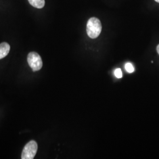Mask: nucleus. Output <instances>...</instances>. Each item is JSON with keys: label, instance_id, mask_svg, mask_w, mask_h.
Listing matches in <instances>:
<instances>
[{"label": "nucleus", "instance_id": "obj_7", "mask_svg": "<svg viewBox=\"0 0 159 159\" xmlns=\"http://www.w3.org/2000/svg\"><path fill=\"white\" fill-rule=\"evenodd\" d=\"M114 75L115 76L118 78V79H121L123 76V74H122V71L121 70L120 68H117L114 71Z\"/></svg>", "mask_w": 159, "mask_h": 159}, {"label": "nucleus", "instance_id": "obj_1", "mask_svg": "<svg viewBox=\"0 0 159 159\" xmlns=\"http://www.w3.org/2000/svg\"><path fill=\"white\" fill-rule=\"evenodd\" d=\"M102 25L100 21L96 17L90 18L87 24V33L91 39H96L102 32Z\"/></svg>", "mask_w": 159, "mask_h": 159}, {"label": "nucleus", "instance_id": "obj_3", "mask_svg": "<svg viewBox=\"0 0 159 159\" xmlns=\"http://www.w3.org/2000/svg\"><path fill=\"white\" fill-rule=\"evenodd\" d=\"M27 61L30 67L34 71H39L43 67V61L40 55L35 52H30L27 56Z\"/></svg>", "mask_w": 159, "mask_h": 159}, {"label": "nucleus", "instance_id": "obj_4", "mask_svg": "<svg viewBox=\"0 0 159 159\" xmlns=\"http://www.w3.org/2000/svg\"><path fill=\"white\" fill-rule=\"evenodd\" d=\"M10 50V46L7 43L0 44V60L6 57Z\"/></svg>", "mask_w": 159, "mask_h": 159}, {"label": "nucleus", "instance_id": "obj_9", "mask_svg": "<svg viewBox=\"0 0 159 159\" xmlns=\"http://www.w3.org/2000/svg\"><path fill=\"white\" fill-rule=\"evenodd\" d=\"M155 1H156L157 2H158V3H159V0H154Z\"/></svg>", "mask_w": 159, "mask_h": 159}, {"label": "nucleus", "instance_id": "obj_5", "mask_svg": "<svg viewBox=\"0 0 159 159\" xmlns=\"http://www.w3.org/2000/svg\"><path fill=\"white\" fill-rule=\"evenodd\" d=\"M30 4L37 8H42L45 5V0H29Z\"/></svg>", "mask_w": 159, "mask_h": 159}, {"label": "nucleus", "instance_id": "obj_2", "mask_svg": "<svg viewBox=\"0 0 159 159\" xmlns=\"http://www.w3.org/2000/svg\"><path fill=\"white\" fill-rule=\"evenodd\" d=\"M38 150L37 143L34 141L31 140L29 142L24 146L23 148V152L21 154L22 159H33L36 155Z\"/></svg>", "mask_w": 159, "mask_h": 159}, {"label": "nucleus", "instance_id": "obj_8", "mask_svg": "<svg viewBox=\"0 0 159 159\" xmlns=\"http://www.w3.org/2000/svg\"><path fill=\"white\" fill-rule=\"evenodd\" d=\"M157 52H158V54H159V44L157 47Z\"/></svg>", "mask_w": 159, "mask_h": 159}, {"label": "nucleus", "instance_id": "obj_6", "mask_svg": "<svg viewBox=\"0 0 159 159\" xmlns=\"http://www.w3.org/2000/svg\"><path fill=\"white\" fill-rule=\"evenodd\" d=\"M125 70L129 73H131L133 72H134V68L133 66L132 65V64L130 63H127L125 64Z\"/></svg>", "mask_w": 159, "mask_h": 159}]
</instances>
